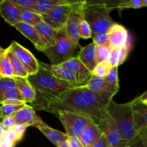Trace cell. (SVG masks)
Wrapping results in <instances>:
<instances>
[{
    "label": "cell",
    "mask_w": 147,
    "mask_h": 147,
    "mask_svg": "<svg viewBox=\"0 0 147 147\" xmlns=\"http://www.w3.org/2000/svg\"><path fill=\"white\" fill-rule=\"evenodd\" d=\"M103 133L99 126L90 121L83 129L78 139L84 147H90L101 137Z\"/></svg>",
    "instance_id": "obj_18"
},
{
    "label": "cell",
    "mask_w": 147,
    "mask_h": 147,
    "mask_svg": "<svg viewBox=\"0 0 147 147\" xmlns=\"http://www.w3.org/2000/svg\"><path fill=\"white\" fill-rule=\"evenodd\" d=\"M84 1H74L69 4L56 6L42 14V20L55 30L60 31L64 29L67 19L73 13L80 14Z\"/></svg>",
    "instance_id": "obj_6"
},
{
    "label": "cell",
    "mask_w": 147,
    "mask_h": 147,
    "mask_svg": "<svg viewBox=\"0 0 147 147\" xmlns=\"http://www.w3.org/2000/svg\"><path fill=\"white\" fill-rule=\"evenodd\" d=\"M2 119H3V118L1 117V114H0V123H1V121H2Z\"/></svg>",
    "instance_id": "obj_49"
},
{
    "label": "cell",
    "mask_w": 147,
    "mask_h": 147,
    "mask_svg": "<svg viewBox=\"0 0 147 147\" xmlns=\"http://www.w3.org/2000/svg\"><path fill=\"white\" fill-rule=\"evenodd\" d=\"M57 147H70L68 142H67V140H64V141H62V142H60V143L57 144Z\"/></svg>",
    "instance_id": "obj_46"
},
{
    "label": "cell",
    "mask_w": 147,
    "mask_h": 147,
    "mask_svg": "<svg viewBox=\"0 0 147 147\" xmlns=\"http://www.w3.org/2000/svg\"><path fill=\"white\" fill-rule=\"evenodd\" d=\"M22 8L13 2L12 0H2L0 1V14L10 25L14 26L21 22Z\"/></svg>",
    "instance_id": "obj_11"
},
{
    "label": "cell",
    "mask_w": 147,
    "mask_h": 147,
    "mask_svg": "<svg viewBox=\"0 0 147 147\" xmlns=\"http://www.w3.org/2000/svg\"><path fill=\"white\" fill-rule=\"evenodd\" d=\"M90 147H108L107 142L105 138L104 135H102L101 137L97 141L95 144H93Z\"/></svg>",
    "instance_id": "obj_43"
},
{
    "label": "cell",
    "mask_w": 147,
    "mask_h": 147,
    "mask_svg": "<svg viewBox=\"0 0 147 147\" xmlns=\"http://www.w3.org/2000/svg\"><path fill=\"white\" fill-rule=\"evenodd\" d=\"M17 6L25 9L32 10L35 5L37 0H12Z\"/></svg>",
    "instance_id": "obj_39"
},
{
    "label": "cell",
    "mask_w": 147,
    "mask_h": 147,
    "mask_svg": "<svg viewBox=\"0 0 147 147\" xmlns=\"http://www.w3.org/2000/svg\"><path fill=\"white\" fill-rule=\"evenodd\" d=\"M79 36H80V38L84 39L90 38L93 36L90 26L83 19H82V17L80 20V24H79Z\"/></svg>",
    "instance_id": "obj_35"
},
{
    "label": "cell",
    "mask_w": 147,
    "mask_h": 147,
    "mask_svg": "<svg viewBox=\"0 0 147 147\" xmlns=\"http://www.w3.org/2000/svg\"><path fill=\"white\" fill-rule=\"evenodd\" d=\"M111 49L106 46H96V63L103 61H108L110 57Z\"/></svg>",
    "instance_id": "obj_32"
},
{
    "label": "cell",
    "mask_w": 147,
    "mask_h": 147,
    "mask_svg": "<svg viewBox=\"0 0 147 147\" xmlns=\"http://www.w3.org/2000/svg\"><path fill=\"white\" fill-rule=\"evenodd\" d=\"M92 37H93V43L96 46H106L111 49L109 38V32L108 31L98 33Z\"/></svg>",
    "instance_id": "obj_31"
},
{
    "label": "cell",
    "mask_w": 147,
    "mask_h": 147,
    "mask_svg": "<svg viewBox=\"0 0 147 147\" xmlns=\"http://www.w3.org/2000/svg\"><path fill=\"white\" fill-rule=\"evenodd\" d=\"M27 127L24 126H18V125H15L14 126V131L15 133L17 134V136L20 138V139H22L23 137V135H24V131H25Z\"/></svg>",
    "instance_id": "obj_44"
},
{
    "label": "cell",
    "mask_w": 147,
    "mask_h": 147,
    "mask_svg": "<svg viewBox=\"0 0 147 147\" xmlns=\"http://www.w3.org/2000/svg\"><path fill=\"white\" fill-rule=\"evenodd\" d=\"M138 99L140 100L141 102L144 103H147V92H144L143 94H142L141 96H139V97H137Z\"/></svg>",
    "instance_id": "obj_45"
},
{
    "label": "cell",
    "mask_w": 147,
    "mask_h": 147,
    "mask_svg": "<svg viewBox=\"0 0 147 147\" xmlns=\"http://www.w3.org/2000/svg\"><path fill=\"white\" fill-rule=\"evenodd\" d=\"M34 28L36 29L42 41L47 46V48L52 47L55 44L59 31L55 30L51 26L45 22L43 20L40 22L37 25H36Z\"/></svg>",
    "instance_id": "obj_22"
},
{
    "label": "cell",
    "mask_w": 147,
    "mask_h": 147,
    "mask_svg": "<svg viewBox=\"0 0 147 147\" xmlns=\"http://www.w3.org/2000/svg\"><path fill=\"white\" fill-rule=\"evenodd\" d=\"M7 99H17V100L24 101L21 94L19 92V90H17V88H13L8 89V90H7L3 93L1 102L4 100H7Z\"/></svg>",
    "instance_id": "obj_36"
},
{
    "label": "cell",
    "mask_w": 147,
    "mask_h": 147,
    "mask_svg": "<svg viewBox=\"0 0 147 147\" xmlns=\"http://www.w3.org/2000/svg\"><path fill=\"white\" fill-rule=\"evenodd\" d=\"M0 78H14L12 70L6 55V50L0 59Z\"/></svg>",
    "instance_id": "obj_28"
},
{
    "label": "cell",
    "mask_w": 147,
    "mask_h": 147,
    "mask_svg": "<svg viewBox=\"0 0 147 147\" xmlns=\"http://www.w3.org/2000/svg\"><path fill=\"white\" fill-rule=\"evenodd\" d=\"M59 118L60 122L65 129V134L68 137L78 139L83 129L89 121L87 118L71 112L60 111L55 114Z\"/></svg>",
    "instance_id": "obj_7"
},
{
    "label": "cell",
    "mask_w": 147,
    "mask_h": 147,
    "mask_svg": "<svg viewBox=\"0 0 147 147\" xmlns=\"http://www.w3.org/2000/svg\"><path fill=\"white\" fill-rule=\"evenodd\" d=\"M1 123H2V124L8 129H10V128L14 127V126L16 125L12 116H6V117L3 118Z\"/></svg>",
    "instance_id": "obj_40"
},
{
    "label": "cell",
    "mask_w": 147,
    "mask_h": 147,
    "mask_svg": "<svg viewBox=\"0 0 147 147\" xmlns=\"http://www.w3.org/2000/svg\"><path fill=\"white\" fill-rule=\"evenodd\" d=\"M80 19H81V17L80 16V14L76 12L73 13L67 19V21L64 27L66 35L73 43H75L78 47H80L79 24H80Z\"/></svg>",
    "instance_id": "obj_20"
},
{
    "label": "cell",
    "mask_w": 147,
    "mask_h": 147,
    "mask_svg": "<svg viewBox=\"0 0 147 147\" xmlns=\"http://www.w3.org/2000/svg\"><path fill=\"white\" fill-rule=\"evenodd\" d=\"M78 46L73 43L65 32L64 29L60 30L55 44L43 50L42 53L48 57L50 64L60 65L67 60L77 57Z\"/></svg>",
    "instance_id": "obj_5"
},
{
    "label": "cell",
    "mask_w": 147,
    "mask_h": 147,
    "mask_svg": "<svg viewBox=\"0 0 147 147\" xmlns=\"http://www.w3.org/2000/svg\"><path fill=\"white\" fill-rule=\"evenodd\" d=\"M108 32L111 49L121 48L129 42V33L127 30L121 24L115 23Z\"/></svg>",
    "instance_id": "obj_14"
},
{
    "label": "cell",
    "mask_w": 147,
    "mask_h": 147,
    "mask_svg": "<svg viewBox=\"0 0 147 147\" xmlns=\"http://www.w3.org/2000/svg\"><path fill=\"white\" fill-rule=\"evenodd\" d=\"M0 104L1 105H11V106H18V105H24L27 104L25 102L22 100H17V99H7L1 102Z\"/></svg>",
    "instance_id": "obj_41"
},
{
    "label": "cell",
    "mask_w": 147,
    "mask_h": 147,
    "mask_svg": "<svg viewBox=\"0 0 147 147\" xmlns=\"http://www.w3.org/2000/svg\"><path fill=\"white\" fill-rule=\"evenodd\" d=\"M107 112L114 120L123 140L130 144L139 135L134 122L131 101L117 103L112 100L108 106Z\"/></svg>",
    "instance_id": "obj_4"
},
{
    "label": "cell",
    "mask_w": 147,
    "mask_h": 147,
    "mask_svg": "<svg viewBox=\"0 0 147 147\" xmlns=\"http://www.w3.org/2000/svg\"><path fill=\"white\" fill-rule=\"evenodd\" d=\"M25 105V104H24ZM24 105H18V106H11V105H1L0 106V114L1 117L11 116L16 112L22 109Z\"/></svg>",
    "instance_id": "obj_34"
},
{
    "label": "cell",
    "mask_w": 147,
    "mask_h": 147,
    "mask_svg": "<svg viewBox=\"0 0 147 147\" xmlns=\"http://www.w3.org/2000/svg\"><path fill=\"white\" fill-rule=\"evenodd\" d=\"M15 29H17L21 34H22L24 37L30 40L32 43L34 45L35 48L40 52H42L45 49H47V46L45 45L44 42L42 40L41 37L39 33L34 28V27L28 25L23 22H20L14 26Z\"/></svg>",
    "instance_id": "obj_17"
},
{
    "label": "cell",
    "mask_w": 147,
    "mask_h": 147,
    "mask_svg": "<svg viewBox=\"0 0 147 147\" xmlns=\"http://www.w3.org/2000/svg\"><path fill=\"white\" fill-rule=\"evenodd\" d=\"M132 114L138 134L146 133L147 103L141 102L136 98L131 100Z\"/></svg>",
    "instance_id": "obj_10"
},
{
    "label": "cell",
    "mask_w": 147,
    "mask_h": 147,
    "mask_svg": "<svg viewBox=\"0 0 147 147\" xmlns=\"http://www.w3.org/2000/svg\"><path fill=\"white\" fill-rule=\"evenodd\" d=\"M113 96L94 93L85 86H76L49 102L44 111L55 115L60 111L71 112L84 116L98 125L107 113L108 106Z\"/></svg>",
    "instance_id": "obj_1"
},
{
    "label": "cell",
    "mask_w": 147,
    "mask_h": 147,
    "mask_svg": "<svg viewBox=\"0 0 147 147\" xmlns=\"http://www.w3.org/2000/svg\"><path fill=\"white\" fill-rule=\"evenodd\" d=\"M16 88L15 81L14 78H0V103H1V97L4 92L9 88Z\"/></svg>",
    "instance_id": "obj_33"
},
{
    "label": "cell",
    "mask_w": 147,
    "mask_h": 147,
    "mask_svg": "<svg viewBox=\"0 0 147 147\" xmlns=\"http://www.w3.org/2000/svg\"><path fill=\"white\" fill-rule=\"evenodd\" d=\"M27 79L36 93L35 100L30 106L39 111H44L49 102L72 88L69 83L57 79L41 65L36 74L28 76Z\"/></svg>",
    "instance_id": "obj_2"
},
{
    "label": "cell",
    "mask_w": 147,
    "mask_h": 147,
    "mask_svg": "<svg viewBox=\"0 0 147 147\" xmlns=\"http://www.w3.org/2000/svg\"><path fill=\"white\" fill-rule=\"evenodd\" d=\"M6 50V55L8 58L9 64L11 65V70H12L13 75H14V78H27L28 77V74H27V71L20 60L17 59L15 55L12 53L11 50L9 47H7Z\"/></svg>",
    "instance_id": "obj_26"
},
{
    "label": "cell",
    "mask_w": 147,
    "mask_h": 147,
    "mask_svg": "<svg viewBox=\"0 0 147 147\" xmlns=\"http://www.w3.org/2000/svg\"><path fill=\"white\" fill-rule=\"evenodd\" d=\"M16 88L21 94L23 100L26 103H32L35 100L36 93L27 78H14Z\"/></svg>",
    "instance_id": "obj_23"
},
{
    "label": "cell",
    "mask_w": 147,
    "mask_h": 147,
    "mask_svg": "<svg viewBox=\"0 0 147 147\" xmlns=\"http://www.w3.org/2000/svg\"><path fill=\"white\" fill-rule=\"evenodd\" d=\"M146 0H121L120 2L116 7V9H139L146 7Z\"/></svg>",
    "instance_id": "obj_29"
},
{
    "label": "cell",
    "mask_w": 147,
    "mask_h": 147,
    "mask_svg": "<svg viewBox=\"0 0 147 147\" xmlns=\"http://www.w3.org/2000/svg\"><path fill=\"white\" fill-rule=\"evenodd\" d=\"M127 147H129V146H127Z\"/></svg>",
    "instance_id": "obj_51"
},
{
    "label": "cell",
    "mask_w": 147,
    "mask_h": 147,
    "mask_svg": "<svg viewBox=\"0 0 147 147\" xmlns=\"http://www.w3.org/2000/svg\"><path fill=\"white\" fill-rule=\"evenodd\" d=\"M85 86L91 91L99 94H109L115 96L119 90V86H116L108 83L102 78L96 77L94 76H92L91 78Z\"/></svg>",
    "instance_id": "obj_15"
},
{
    "label": "cell",
    "mask_w": 147,
    "mask_h": 147,
    "mask_svg": "<svg viewBox=\"0 0 147 147\" xmlns=\"http://www.w3.org/2000/svg\"><path fill=\"white\" fill-rule=\"evenodd\" d=\"M1 46H0V49H1Z\"/></svg>",
    "instance_id": "obj_50"
},
{
    "label": "cell",
    "mask_w": 147,
    "mask_h": 147,
    "mask_svg": "<svg viewBox=\"0 0 147 147\" xmlns=\"http://www.w3.org/2000/svg\"><path fill=\"white\" fill-rule=\"evenodd\" d=\"M8 47L20 60L29 76L36 74L38 72L40 68L39 61L30 50L15 41L11 42Z\"/></svg>",
    "instance_id": "obj_9"
},
{
    "label": "cell",
    "mask_w": 147,
    "mask_h": 147,
    "mask_svg": "<svg viewBox=\"0 0 147 147\" xmlns=\"http://www.w3.org/2000/svg\"><path fill=\"white\" fill-rule=\"evenodd\" d=\"M110 8L105 1H86L80 12V16L90 26L93 35L108 31L115 22L110 15Z\"/></svg>",
    "instance_id": "obj_3"
},
{
    "label": "cell",
    "mask_w": 147,
    "mask_h": 147,
    "mask_svg": "<svg viewBox=\"0 0 147 147\" xmlns=\"http://www.w3.org/2000/svg\"><path fill=\"white\" fill-rule=\"evenodd\" d=\"M130 50V44L129 42L127 44L121 48H113L111 50L110 57L109 59V63L112 67H119L122 64L128 57V55Z\"/></svg>",
    "instance_id": "obj_24"
},
{
    "label": "cell",
    "mask_w": 147,
    "mask_h": 147,
    "mask_svg": "<svg viewBox=\"0 0 147 147\" xmlns=\"http://www.w3.org/2000/svg\"><path fill=\"white\" fill-rule=\"evenodd\" d=\"M146 133L139 134L129 145V147H147Z\"/></svg>",
    "instance_id": "obj_38"
},
{
    "label": "cell",
    "mask_w": 147,
    "mask_h": 147,
    "mask_svg": "<svg viewBox=\"0 0 147 147\" xmlns=\"http://www.w3.org/2000/svg\"><path fill=\"white\" fill-rule=\"evenodd\" d=\"M16 125L28 127L34 126L37 122L39 116L32 106L25 104L20 110L11 115Z\"/></svg>",
    "instance_id": "obj_16"
},
{
    "label": "cell",
    "mask_w": 147,
    "mask_h": 147,
    "mask_svg": "<svg viewBox=\"0 0 147 147\" xmlns=\"http://www.w3.org/2000/svg\"><path fill=\"white\" fill-rule=\"evenodd\" d=\"M98 126L106 138L108 147L129 146V144L123 140L114 120L108 112L102 118Z\"/></svg>",
    "instance_id": "obj_8"
},
{
    "label": "cell",
    "mask_w": 147,
    "mask_h": 147,
    "mask_svg": "<svg viewBox=\"0 0 147 147\" xmlns=\"http://www.w3.org/2000/svg\"><path fill=\"white\" fill-rule=\"evenodd\" d=\"M103 80L106 82L111 84L119 86V74H118V67H112L109 72L107 75L105 77L102 78Z\"/></svg>",
    "instance_id": "obj_37"
},
{
    "label": "cell",
    "mask_w": 147,
    "mask_h": 147,
    "mask_svg": "<svg viewBox=\"0 0 147 147\" xmlns=\"http://www.w3.org/2000/svg\"><path fill=\"white\" fill-rule=\"evenodd\" d=\"M112 68L111 66L109 64V61H103L98 63L92 71L93 76H96L98 78H103L109 73L111 69Z\"/></svg>",
    "instance_id": "obj_30"
},
{
    "label": "cell",
    "mask_w": 147,
    "mask_h": 147,
    "mask_svg": "<svg viewBox=\"0 0 147 147\" xmlns=\"http://www.w3.org/2000/svg\"><path fill=\"white\" fill-rule=\"evenodd\" d=\"M77 58L92 73L97 65L96 60V45L93 42L84 47H80Z\"/></svg>",
    "instance_id": "obj_21"
},
{
    "label": "cell",
    "mask_w": 147,
    "mask_h": 147,
    "mask_svg": "<svg viewBox=\"0 0 147 147\" xmlns=\"http://www.w3.org/2000/svg\"><path fill=\"white\" fill-rule=\"evenodd\" d=\"M39 65L45 69L50 72L52 75L57 78V79L67 82L72 87H76L77 86L76 78L74 73L71 70L63 65H53L48 63H44L39 61Z\"/></svg>",
    "instance_id": "obj_13"
},
{
    "label": "cell",
    "mask_w": 147,
    "mask_h": 147,
    "mask_svg": "<svg viewBox=\"0 0 147 147\" xmlns=\"http://www.w3.org/2000/svg\"><path fill=\"white\" fill-rule=\"evenodd\" d=\"M4 51H5V49H3V48L0 49V59H1V56H2L3 54L4 53Z\"/></svg>",
    "instance_id": "obj_48"
},
{
    "label": "cell",
    "mask_w": 147,
    "mask_h": 147,
    "mask_svg": "<svg viewBox=\"0 0 147 147\" xmlns=\"http://www.w3.org/2000/svg\"><path fill=\"white\" fill-rule=\"evenodd\" d=\"M73 1H74V0H37L35 5L32 10L42 15L56 6L69 4Z\"/></svg>",
    "instance_id": "obj_25"
},
{
    "label": "cell",
    "mask_w": 147,
    "mask_h": 147,
    "mask_svg": "<svg viewBox=\"0 0 147 147\" xmlns=\"http://www.w3.org/2000/svg\"><path fill=\"white\" fill-rule=\"evenodd\" d=\"M33 126L39 129L42 133V134H44L45 137L55 146H57V144L62 141L67 140L68 139V136L65 133H63L60 131L56 130L49 126L45 122H43L40 117Z\"/></svg>",
    "instance_id": "obj_19"
},
{
    "label": "cell",
    "mask_w": 147,
    "mask_h": 147,
    "mask_svg": "<svg viewBox=\"0 0 147 147\" xmlns=\"http://www.w3.org/2000/svg\"><path fill=\"white\" fill-rule=\"evenodd\" d=\"M67 142L70 147H84L78 138L68 137Z\"/></svg>",
    "instance_id": "obj_42"
},
{
    "label": "cell",
    "mask_w": 147,
    "mask_h": 147,
    "mask_svg": "<svg viewBox=\"0 0 147 147\" xmlns=\"http://www.w3.org/2000/svg\"><path fill=\"white\" fill-rule=\"evenodd\" d=\"M7 130H8V129H7L2 123H0V138L4 135V134L5 133Z\"/></svg>",
    "instance_id": "obj_47"
},
{
    "label": "cell",
    "mask_w": 147,
    "mask_h": 147,
    "mask_svg": "<svg viewBox=\"0 0 147 147\" xmlns=\"http://www.w3.org/2000/svg\"><path fill=\"white\" fill-rule=\"evenodd\" d=\"M62 65L66 66L73 71L78 86H86L93 76L91 72L89 71L77 57L70 59Z\"/></svg>",
    "instance_id": "obj_12"
},
{
    "label": "cell",
    "mask_w": 147,
    "mask_h": 147,
    "mask_svg": "<svg viewBox=\"0 0 147 147\" xmlns=\"http://www.w3.org/2000/svg\"><path fill=\"white\" fill-rule=\"evenodd\" d=\"M42 21V18L40 14L34 12L32 10L23 9L21 14V22L28 25L35 27L40 22Z\"/></svg>",
    "instance_id": "obj_27"
}]
</instances>
